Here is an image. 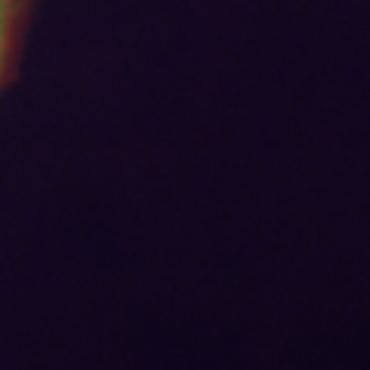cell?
<instances>
[{
    "label": "cell",
    "mask_w": 370,
    "mask_h": 370,
    "mask_svg": "<svg viewBox=\"0 0 370 370\" xmlns=\"http://www.w3.org/2000/svg\"><path fill=\"white\" fill-rule=\"evenodd\" d=\"M31 6H34V0H0V86L18 56Z\"/></svg>",
    "instance_id": "cell-1"
}]
</instances>
